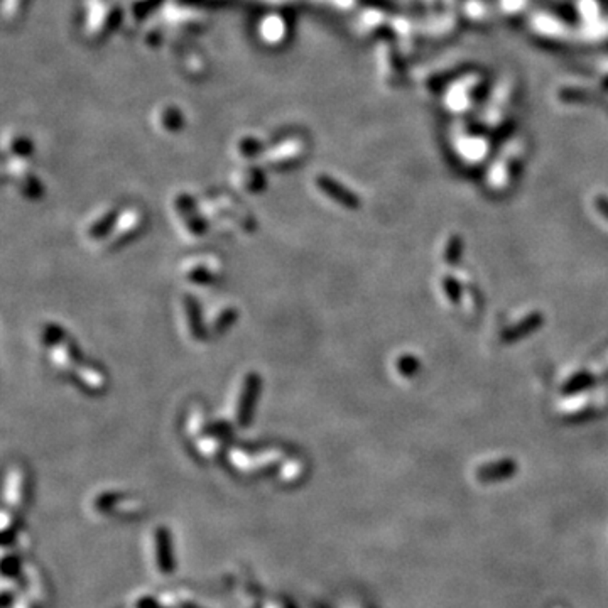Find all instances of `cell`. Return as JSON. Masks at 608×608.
Masks as SVG:
<instances>
[{"label": "cell", "instance_id": "1", "mask_svg": "<svg viewBox=\"0 0 608 608\" xmlns=\"http://www.w3.org/2000/svg\"><path fill=\"white\" fill-rule=\"evenodd\" d=\"M259 391H260V377L257 375V373H248L244 380L239 405H237V421H239L240 426H247V424L251 423L253 404H255L257 397H259Z\"/></svg>", "mask_w": 608, "mask_h": 608}, {"label": "cell", "instance_id": "2", "mask_svg": "<svg viewBox=\"0 0 608 608\" xmlns=\"http://www.w3.org/2000/svg\"><path fill=\"white\" fill-rule=\"evenodd\" d=\"M316 185L326 196H330L331 200L338 201L340 205L346 206V208H358V206H360V200H358L357 194L346 189L345 186L340 185L338 181H335L333 178L326 176V174H319L316 178Z\"/></svg>", "mask_w": 608, "mask_h": 608}, {"label": "cell", "instance_id": "3", "mask_svg": "<svg viewBox=\"0 0 608 608\" xmlns=\"http://www.w3.org/2000/svg\"><path fill=\"white\" fill-rule=\"evenodd\" d=\"M279 456L280 451L278 450L266 451V453L262 455H247V453H242V451H232V463L237 466V468L244 471L259 470L264 468V466L274 465V463L279 459Z\"/></svg>", "mask_w": 608, "mask_h": 608}, {"label": "cell", "instance_id": "4", "mask_svg": "<svg viewBox=\"0 0 608 608\" xmlns=\"http://www.w3.org/2000/svg\"><path fill=\"white\" fill-rule=\"evenodd\" d=\"M541 323H543V314L531 313L529 316L522 318L519 323H516V325L509 326V328L502 331V341L512 343L516 340H521L522 337H525V335L532 333L534 330L539 328Z\"/></svg>", "mask_w": 608, "mask_h": 608}, {"label": "cell", "instance_id": "5", "mask_svg": "<svg viewBox=\"0 0 608 608\" xmlns=\"http://www.w3.org/2000/svg\"><path fill=\"white\" fill-rule=\"evenodd\" d=\"M178 210H179V213H181V217L186 220V223H188V228H189L191 233H194V235H201V233L206 232V223L203 221V218L198 217L196 210H194L193 201H191L188 196L179 198Z\"/></svg>", "mask_w": 608, "mask_h": 608}, {"label": "cell", "instance_id": "6", "mask_svg": "<svg viewBox=\"0 0 608 608\" xmlns=\"http://www.w3.org/2000/svg\"><path fill=\"white\" fill-rule=\"evenodd\" d=\"M140 221H142V217H140L139 212H135V210H128V212L124 213V215L119 218V221L115 223V230H114L115 242H120L127 239V237L134 235L140 227Z\"/></svg>", "mask_w": 608, "mask_h": 608}, {"label": "cell", "instance_id": "7", "mask_svg": "<svg viewBox=\"0 0 608 608\" xmlns=\"http://www.w3.org/2000/svg\"><path fill=\"white\" fill-rule=\"evenodd\" d=\"M53 360L56 362V365L61 370H69L75 365V362L80 358V355H78V350L75 348V345L69 341H58L54 343L53 346Z\"/></svg>", "mask_w": 608, "mask_h": 608}, {"label": "cell", "instance_id": "8", "mask_svg": "<svg viewBox=\"0 0 608 608\" xmlns=\"http://www.w3.org/2000/svg\"><path fill=\"white\" fill-rule=\"evenodd\" d=\"M183 272H185L186 279L193 280L196 284H206L212 282L215 274H213V269L210 267V264L206 260H191L183 266Z\"/></svg>", "mask_w": 608, "mask_h": 608}, {"label": "cell", "instance_id": "9", "mask_svg": "<svg viewBox=\"0 0 608 608\" xmlns=\"http://www.w3.org/2000/svg\"><path fill=\"white\" fill-rule=\"evenodd\" d=\"M185 307H186V316H188L191 335L194 337V340H203V337H205V331H203V325H201L200 307H198V303L194 301L193 296H186Z\"/></svg>", "mask_w": 608, "mask_h": 608}, {"label": "cell", "instance_id": "10", "mask_svg": "<svg viewBox=\"0 0 608 608\" xmlns=\"http://www.w3.org/2000/svg\"><path fill=\"white\" fill-rule=\"evenodd\" d=\"M22 493H24V473L15 468L10 471L9 482H7V498L17 505L22 502Z\"/></svg>", "mask_w": 608, "mask_h": 608}, {"label": "cell", "instance_id": "11", "mask_svg": "<svg viewBox=\"0 0 608 608\" xmlns=\"http://www.w3.org/2000/svg\"><path fill=\"white\" fill-rule=\"evenodd\" d=\"M78 380H80L81 384H83L85 387L88 389V391H93V392H100L101 389L105 387L103 373H101L100 370L92 369V367H85V369L78 370Z\"/></svg>", "mask_w": 608, "mask_h": 608}, {"label": "cell", "instance_id": "12", "mask_svg": "<svg viewBox=\"0 0 608 608\" xmlns=\"http://www.w3.org/2000/svg\"><path fill=\"white\" fill-rule=\"evenodd\" d=\"M115 217H117L115 212H108L105 213V215H101L100 218H96L88 228L90 239H101V237L107 235V233L110 232V228L115 225Z\"/></svg>", "mask_w": 608, "mask_h": 608}, {"label": "cell", "instance_id": "13", "mask_svg": "<svg viewBox=\"0 0 608 608\" xmlns=\"http://www.w3.org/2000/svg\"><path fill=\"white\" fill-rule=\"evenodd\" d=\"M596 380V375L593 373H576L575 377H571L570 382H566V385L563 387L564 394H575V392H582L586 387H590L591 384Z\"/></svg>", "mask_w": 608, "mask_h": 608}, {"label": "cell", "instance_id": "14", "mask_svg": "<svg viewBox=\"0 0 608 608\" xmlns=\"http://www.w3.org/2000/svg\"><path fill=\"white\" fill-rule=\"evenodd\" d=\"M235 318H237V311L233 310V307H227V310L220 311V314L213 319V330H215L217 333H223L225 330L232 326Z\"/></svg>", "mask_w": 608, "mask_h": 608}, {"label": "cell", "instance_id": "15", "mask_svg": "<svg viewBox=\"0 0 608 608\" xmlns=\"http://www.w3.org/2000/svg\"><path fill=\"white\" fill-rule=\"evenodd\" d=\"M462 251H463L462 239H459V237H451L450 242H448L446 248H444V260H446L448 264H456L459 260V257H462Z\"/></svg>", "mask_w": 608, "mask_h": 608}, {"label": "cell", "instance_id": "16", "mask_svg": "<svg viewBox=\"0 0 608 608\" xmlns=\"http://www.w3.org/2000/svg\"><path fill=\"white\" fill-rule=\"evenodd\" d=\"M397 370H399L400 375L412 377L419 370V362L414 357H411V355H403L397 360Z\"/></svg>", "mask_w": 608, "mask_h": 608}, {"label": "cell", "instance_id": "17", "mask_svg": "<svg viewBox=\"0 0 608 608\" xmlns=\"http://www.w3.org/2000/svg\"><path fill=\"white\" fill-rule=\"evenodd\" d=\"M443 289L448 294V299H450L451 303H458L459 296H462V287H459L458 280L453 278H444L443 279Z\"/></svg>", "mask_w": 608, "mask_h": 608}, {"label": "cell", "instance_id": "18", "mask_svg": "<svg viewBox=\"0 0 608 608\" xmlns=\"http://www.w3.org/2000/svg\"><path fill=\"white\" fill-rule=\"evenodd\" d=\"M198 448L205 456H213L220 448V441H218V438H206L198 441Z\"/></svg>", "mask_w": 608, "mask_h": 608}, {"label": "cell", "instance_id": "19", "mask_svg": "<svg viewBox=\"0 0 608 608\" xmlns=\"http://www.w3.org/2000/svg\"><path fill=\"white\" fill-rule=\"evenodd\" d=\"M203 419H205V416H203V412L200 411V409H196V411H194L188 419V431L193 432V434L194 432H200L201 426H203Z\"/></svg>", "mask_w": 608, "mask_h": 608}, {"label": "cell", "instance_id": "20", "mask_svg": "<svg viewBox=\"0 0 608 608\" xmlns=\"http://www.w3.org/2000/svg\"><path fill=\"white\" fill-rule=\"evenodd\" d=\"M299 473H301V465H299L298 462L287 463V465L282 468L284 480H294V478L299 477Z\"/></svg>", "mask_w": 608, "mask_h": 608}, {"label": "cell", "instance_id": "21", "mask_svg": "<svg viewBox=\"0 0 608 608\" xmlns=\"http://www.w3.org/2000/svg\"><path fill=\"white\" fill-rule=\"evenodd\" d=\"M598 210L603 213V215H605V218H608V200H605V198H600Z\"/></svg>", "mask_w": 608, "mask_h": 608}]
</instances>
